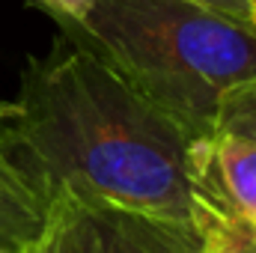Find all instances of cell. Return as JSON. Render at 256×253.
<instances>
[{
	"instance_id": "6",
	"label": "cell",
	"mask_w": 256,
	"mask_h": 253,
	"mask_svg": "<svg viewBox=\"0 0 256 253\" xmlns=\"http://www.w3.org/2000/svg\"><path fill=\"white\" fill-rule=\"evenodd\" d=\"M200 143L220 190L242 214L256 220V140L230 131H214Z\"/></svg>"
},
{
	"instance_id": "1",
	"label": "cell",
	"mask_w": 256,
	"mask_h": 253,
	"mask_svg": "<svg viewBox=\"0 0 256 253\" xmlns=\"http://www.w3.org/2000/svg\"><path fill=\"white\" fill-rule=\"evenodd\" d=\"M12 140L48 196L72 188L191 224L194 137L72 24L24 66Z\"/></svg>"
},
{
	"instance_id": "5",
	"label": "cell",
	"mask_w": 256,
	"mask_h": 253,
	"mask_svg": "<svg viewBox=\"0 0 256 253\" xmlns=\"http://www.w3.org/2000/svg\"><path fill=\"white\" fill-rule=\"evenodd\" d=\"M191 226L200 253H256V220L220 190L200 140L191 152Z\"/></svg>"
},
{
	"instance_id": "4",
	"label": "cell",
	"mask_w": 256,
	"mask_h": 253,
	"mask_svg": "<svg viewBox=\"0 0 256 253\" xmlns=\"http://www.w3.org/2000/svg\"><path fill=\"white\" fill-rule=\"evenodd\" d=\"M12 116L15 102H0V250L21 253L45 218L48 194L15 149Z\"/></svg>"
},
{
	"instance_id": "3",
	"label": "cell",
	"mask_w": 256,
	"mask_h": 253,
	"mask_svg": "<svg viewBox=\"0 0 256 253\" xmlns=\"http://www.w3.org/2000/svg\"><path fill=\"white\" fill-rule=\"evenodd\" d=\"M21 253H200L194 226L110 200L54 188Z\"/></svg>"
},
{
	"instance_id": "2",
	"label": "cell",
	"mask_w": 256,
	"mask_h": 253,
	"mask_svg": "<svg viewBox=\"0 0 256 253\" xmlns=\"http://www.w3.org/2000/svg\"><path fill=\"white\" fill-rule=\"evenodd\" d=\"M72 27L194 140L212 137L226 98L256 84V24L194 0H96Z\"/></svg>"
},
{
	"instance_id": "8",
	"label": "cell",
	"mask_w": 256,
	"mask_h": 253,
	"mask_svg": "<svg viewBox=\"0 0 256 253\" xmlns=\"http://www.w3.org/2000/svg\"><path fill=\"white\" fill-rule=\"evenodd\" d=\"M33 3L51 12L60 24H80L96 0H33Z\"/></svg>"
},
{
	"instance_id": "11",
	"label": "cell",
	"mask_w": 256,
	"mask_h": 253,
	"mask_svg": "<svg viewBox=\"0 0 256 253\" xmlns=\"http://www.w3.org/2000/svg\"><path fill=\"white\" fill-rule=\"evenodd\" d=\"M0 253H6V250H0Z\"/></svg>"
},
{
	"instance_id": "7",
	"label": "cell",
	"mask_w": 256,
	"mask_h": 253,
	"mask_svg": "<svg viewBox=\"0 0 256 253\" xmlns=\"http://www.w3.org/2000/svg\"><path fill=\"white\" fill-rule=\"evenodd\" d=\"M218 131H230V134H242L256 140V84L242 86L238 92H232L220 110Z\"/></svg>"
},
{
	"instance_id": "9",
	"label": "cell",
	"mask_w": 256,
	"mask_h": 253,
	"mask_svg": "<svg viewBox=\"0 0 256 253\" xmlns=\"http://www.w3.org/2000/svg\"><path fill=\"white\" fill-rule=\"evenodd\" d=\"M200 6H208L214 12H224L230 18H238V21H248V24H256V15H254V6L250 0H194Z\"/></svg>"
},
{
	"instance_id": "10",
	"label": "cell",
	"mask_w": 256,
	"mask_h": 253,
	"mask_svg": "<svg viewBox=\"0 0 256 253\" xmlns=\"http://www.w3.org/2000/svg\"><path fill=\"white\" fill-rule=\"evenodd\" d=\"M250 6H254V15H256V0H250Z\"/></svg>"
}]
</instances>
